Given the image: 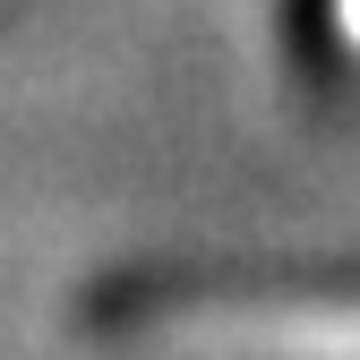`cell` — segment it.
<instances>
[{
	"label": "cell",
	"mask_w": 360,
	"mask_h": 360,
	"mask_svg": "<svg viewBox=\"0 0 360 360\" xmlns=\"http://www.w3.org/2000/svg\"><path fill=\"white\" fill-rule=\"evenodd\" d=\"M146 335L180 360H360V300H180Z\"/></svg>",
	"instance_id": "6da1fadb"
}]
</instances>
